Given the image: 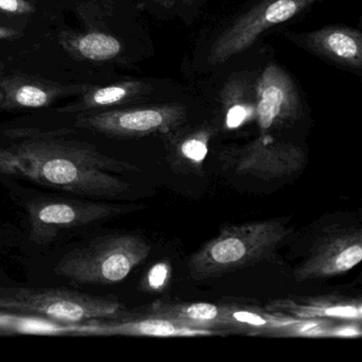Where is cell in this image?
Here are the masks:
<instances>
[{"label": "cell", "mask_w": 362, "mask_h": 362, "mask_svg": "<svg viewBox=\"0 0 362 362\" xmlns=\"http://www.w3.org/2000/svg\"><path fill=\"white\" fill-rule=\"evenodd\" d=\"M150 253L149 243L137 235L100 236L63 256L54 273L74 283L113 285L128 277Z\"/></svg>", "instance_id": "cell-3"}, {"label": "cell", "mask_w": 362, "mask_h": 362, "mask_svg": "<svg viewBox=\"0 0 362 362\" xmlns=\"http://www.w3.org/2000/svg\"><path fill=\"white\" fill-rule=\"evenodd\" d=\"M60 44L78 60L105 62L115 59L122 52L119 40L109 33L92 31L86 33H63Z\"/></svg>", "instance_id": "cell-20"}, {"label": "cell", "mask_w": 362, "mask_h": 362, "mask_svg": "<svg viewBox=\"0 0 362 362\" xmlns=\"http://www.w3.org/2000/svg\"><path fill=\"white\" fill-rule=\"evenodd\" d=\"M186 107L177 103L107 110L78 118L76 126L112 137H143L160 133L166 135L180 128L186 118Z\"/></svg>", "instance_id": "cell-7"}, {"label": "cell", "mask_w": 362, "mask_h": 362, "mask_svg": "<svg viewBox=\"0 0 362 362\" xmlns=\"http://www.w3.org/2000/svg\"><path fill=\"white\" fill-rule=\"evenodd\" d=\"M288 233L286 224L276 219L224 226L192 254L188 262L190 277L211 279L262 262L283 243Z\"/></svg>", "instance_id": "cell-2"}, {"label": "cell", "mask_w": 362, "mask_h": 362, "mask_svg": "<svg viewBox=\"0 0 362 362\" xmlns=\"http://www.w3.org/2000/svg\"><path fill=\"white\" fill-rule=\"evenodd\" d=\"M220 330L200 329L190 327L168 317L152 315L146 311L144 315L130 310L120 311L107 319L93 320L81 323L76 337H209L223 334Z\"/></svg>", "instance_id": "cell-11"}, {"label": "cell", "mask_w": 362, "mask_h": 362, "mask_svg": "<svg viewBox=\"0 0 362 362\" xmlns=\"http://www.w3.org/2000/svg\"><path fill=\"white\" fill-rule=\"evenodd\" d=\"M361 259L359 228L332 230L315 243L308 257L294 272V279L306 281L336 276L355 268Z\"/></svg>", "instance_id": "cell-10"}, {"label": "cell", "mask_w": 362, "mask_h": 362, "mask_svg": "<svg viewBox=\"0 0 362 362\" xmlns=\"http://www.w3.org/2000/svg\"><path fill=\"white\" fill-rule=\"evenodd\" d=\"M135 205L107 204L78 200H33L27 203L30 237L47 245L63 230L90 226L136 211Z\"/></svg>", "instance_id": "cell-6"}, {"label": "cell", "mask_w": 362, "mask_h": 362, "mask_svg": "<svg viewBox=\"0 0 362 362\" xmlns=\"http://www.w3.org/2000/svg\"><path fill=\"white\" fill-rule=\"evenodd\" d=\"M255 120L262 134L293 124L302 115V99L287 71L270 64L255 80Z\"/></svg>", "instance_id": "cell-9"}, {"label": "cell", "mask_w": 362, "mask_h": 362, "mask_svg": "<svg viewBox=\"0 0 362 362\" xmlns=\"http://www.w3.org/2000/svg\"><path fill=\"white\" fill-rule=\"evenodd\" d=\"M221 160L238 175L273 180L298 173L306 156L298 146L276 141L267 133L247 145L224 150Z\"/></svg>", "instance_id": "cell-8"}, {"label": "cell", "mask_w": 362, "mask_h": 362, "mask_svg": "<svg viewBox=\"0 0 362 362\" xmlns=\"http://www.w3.org/2000/svg\"><path fill=\"white\" fill-rule=\"evenodd\" d=\"M224 126L236 130L255 120V81L247 74L230 77L220 93Z\"/></svg>", "instance_id": "cell-16"}, {"label": "cell", "mask_w": 362, "mask_h": 362, "mask_svg": "<svg viewBox=\"0 0 362 362\" xmlns=\"http://www.w3.org/2000/svg\"><path fill=\"white\" fill-rule=\"evenodd\" d=\"M267 309L305 320L360 322L361 300L339 296L283 298L269 303Z\"/></svg>", "instance_id": "cell-14"}, {"label": "cell", "mask_w": 362, "mask_h": 362, "mask_svg": "<svg viewBox=\"0 0 362 362\" xmlns=\"http://www.w3.org/2000/svg\"><path fill=\"white\" fill-rule=\"evenodd\" d=\"M21 35H22V33H21L20 31L8 28V27L0 26V41L14 39V37H20Z\"/></svg>", "instance_id": "cell-25"}, {"label": "cell", "mask_w": 362, "mask_h": 362, "mask_svg": "<svg viewBox=\"0 0 362 362\" xmlns=\"http://www.w3.org/2000/svg\"><path fill=\"white\" fill-rule=\"evenodd\" d=\"M90 84H63L29 75H13L0 80L4 110L41 109L60 99L82 95Z\"/></svg>", "instance_id": "cell-12"}, {"label": "cell", "mask_w": 362, "mask_h": 362, "mask_svg": "<svg viewBox=\"0 0 362 362\" xmlns=\"http://www.w3.org/2000/svg\"><path fill=\"white\" fill-rule=\"evenodd\" d=\"M298 317L255 307L223 305L226 329L241 330L249 334L273 337L281 328L298 321Z\"/></svg>", "instance_id": "cell-17"}, {"label": "cell", "mask_w": 362, "mask_h": 362, "mask_svg": "<svg viewBox=\"0 0 362 362\" xmlns=\"http://www.w3.org/2000/svg\"><path fill=\"white\" fill-rule=\"evenodd\" d=\"M0 309L63 323H86L113 317L124 308L117 300L71 290L0 285Z\"/></svg>", "instance_id": "cell-4"}, {"label": "cell", "mask_w": 362, "mask_h": 362, "mask_svg": "<svg viewBox=\"0 0 362 362\" xmlns=\"http://www.w3.org/2000/svg\"><path fill=\"white\" fill-rule=\"evenodd\" d=\"M288 37L304 49L345 69L360 71L362 67V35L347 26H326Z\"/></svg>", "instance_id": "cell-13"}, {"label": "cell", "mask_w": 362, "mask_h": 362, "mask_svg": "<svg viewBox=\"0 0 362 362\" xmlns=\"http://www.w3.org/2000/svg\"><path fill=\"white\" fill-rule=\"evenodd\" d=\"M81 323H63L40 315L0 309V336L43 334L76 337Z\"/></svg>", "instance_id": "cell-21"}, {"label": "cell", "mask_w": 362, "mask_h": 362, "mask_svg": "<svg viewBox=\"0 0 362 362\" xmlns=\"http://www.w3.org/2000/svg\"><path fill=\"white\" fill-rule=\"evenodd\" d=\"M361 334L360 322H343L341 324L330 322L324 330L323 338H359Z\"/></svg>", "instance_id": "cell-23"}, {"label": "cell", "mask_w": 362, "mask_h": 362, "mask_svg": "<svg viewBox=\"0 0 362 362\" xmlns=\"http://www.w3.org/2000/svg\"><path fill=\"white\" fill-rule=\"evenodd\" d=\"M0 12L8 16H27L35 13V8L28 0H0Z\"/></svg>", "instance_id": "cell-24"}, {"label": "cell", "mask_w": 362, "mask_h": 362, "mask_svg": "<svg viewBox=\"0 0 362 362\" xmlns=\"http://www.w3.org/2000/svg\"><path fill=\"white\" fill-rule=\"evenodd\" d=\"M215 134L211 126L179 130L165 135L167 160L175 173L185 175H203L209 143Z\"/></svg>", "instance_id": "cell-15"}, {"label": "cell", "mask_w": 362, "mask_h": 362, "mask_svg": "<svg viewBox=\"0 0 362 362\" xmlns=\"http://www.w3.org/2000/svg\"><path fill=\"white\" fill-rule=\"evenodd\" d=\"M148 86L139 80L118 82L105 86H90L73 105L63 107L64 113L99 112L107 107L130 103L147 93Z\"/></svg>", "instance_id": "cell-18"}, {"label": "cell", "mask_w": 362, "mask_h": 362, "mask_svg": "<svg viewBox=\"0 0 362 362\" xmlns=\"http://www.w3.org/2000/svg\"><path fill=\"white\" fill-rule=\"evenodd\" d=\"M321 0H262L224 29L209 48L207 63L223 64L249 49L264 31L291 20Z\"/></svg>", "instance_id": "cell-5"}, {"label": "cell", "mask_w": 362, "mask_h": 362, "mask_svg": "<svg viewBox=\"0 0 362 362\" xmlns=\"http://www.w3.org/2000/svg\"><path fill=\"white\" fill-rule=\"evenodd\" d=\"M147 313L168 317L190 327L220 332L224 329L223 305L204 302H156Z\"/></svg>", "instance_id": "cell-19"}, {"label": "cell", "mask_w": 362, "mask_h": 362, "mask_svg": "<svg viewBox=\"0 0 362 362\" xmlns=\"http://www.w3.org/2000/svg\"><path fill=\"white\" fill-rule=\"evenodd\" d=\"M28 1H30V3H33V0H28Z\"/></svg>", "instance_id": "cell-29"}, {"label": "cell", "mask_w": 362, "mask_h": 362, "mask_svg": "<svg viewBox=\"0 0 362 362\" xmlns=\"http://www.w3.org/2000/svg\"><path fill=\"white\" fill-rule=\"evenodd\" d=\"M153 1L167 10H170L175 3V0H153Z\"/></svg>", "instance_id": "cell-26"}, {"label": "cell", "mask_w": 362, "mask_h": 362, "mask_svg": "<svg viewBox=\"0 0 362 362\" xmlns=\"http://www.w3.org/2000/svg\"><path fill=\"white\" fill-rule=\"evenodd\" d=\"M1 101H3V93L0 90V103H1Z\"/></svg>", "instance_id": "cell-28"}, {"label": "cell", "mask_w": 362, "mask_h": 362, "mask_svg": "<svg viewBox=\"0 0 362 362\" xmlns=\"http://www.w3.org/2000/svg\"><path fill=\"white\" fill-rule=\"evenodd\" d=\"M139 171L135 165L74 141L35 137L0 147V173L22 177L64 192L114 198L130 189L115 173Z\"/></svg>", "instance_id": "cell-1"}, {"label": "cell", "mask_w": 362, "mask_h": 362, "mask_svg": "<svg viewBox=\"0 0 362 362\" xmlns=\"http://www.w3.org/2000/svg\"><path fill=\"white\" fill-rule=\"evenodd\" d=\"M170 275V266L167 262L154 264L146 276L145 287L149 291H160L168 285Z\"/></svg>", "instance_id": "cell-22"}, {"label": "cell", "mask_w": 362, "mask_h": 362, "mask_svg": "<svg viewBox=\"0 0 362 362\" xmlns=\"http://www.w3.org/2000/svg\"><path fill=\"white\" fill-rule=\"evenodd\" d=\"M181 1H182V4H183V5L192 6V5H194V1H196V0H181Z\"/></svg>", "instance_id": "cell-27"}]
</instances>
